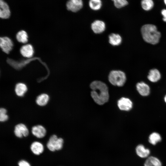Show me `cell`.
Segmentation results:
<instances>
[{
	"label": "cell",
	"instance_id": "1",
	"mask_svg": "<svg viewBox=\"0 0 166 166\" xmlns=\"http://www.w3.org/2000/svg\"><path fill=\"white\" fill-rule=\"evenodd\" d=\"M90 87L92 90L91 96L96 103L102 105L108 101L109 97L108 89L105 83L100 81H94L91 83Z\"/></svg>",
	"mask_w": 166,
	"mask_h": 166
},
{
	"label": "cell",
	"instance_id": "2",
	"mask_svg": "<svg viewBox=\"0 0 166 166\" xmlns=\"http://www.w3.org/2000/svg\"><path fill=\"white\" fill-rule=\"evenodd\" d=\"M141 32L143 39L147 43L155 45L159 42L161 35L156 26L144 25L141 27Z\"/></svg>",
	"mask_w": 166,
	"mask_h": 166
},
{
	"label": "cell",
	"instance_id": "3",
	"mask_svg": "<svg viewBox=\"0 0 166 166\" xmlns=\"http://www.w3.org/2000/svg\"><path fill=\"white\" fill-rule=\"evenodd\" d=\"M64 143L63 138L58 137L56 135L53 134L49 137L46 146L49 150L54 152L61 150L63 148Z\"/></svg>",
	"mask_w": 166,
	"mask_h": 166
},
{
	"label": "cell",
	"instance_id": "4",
	"mask_svg": "<svg viewBox=\"0 0 166 166\" xmlns=\"http://www.w3.org/2000/svg\"><path fill=\"white\" fill-rule=\"evenodd\" d=\"M109 80L113 85L118 86H123L126 80L124 73L120 70H113L109 74Z\"/></svg>",
	"mask_w": 166,
	"mask_h": 166
},
{
	"label": "cell",
	"instance_id": "5",
	"mask_svg": "<svg viewBox=\"0 0 166 166\" xmlns=\"http://www.w3.org/2000/svg\"><path fill=\"white\" fill-rule=\"evenodd\" d=\"M14 132L15 136L18 138L26 137L29 134L28 129L25 124L22 123L18 124L15 126Z\"/></svg>",
	"mask_w": 166,
	"mask_h": 166
},
{
	"label": "cell",
	"instance_id": "6",
	"mask_svg": "<svg viewBox=\"0 0 166 166\" xmlns=\"http://www.w3.org/2000/svg\"><path fill=\"white\" fill-rule=\"evenodd\" d=\"M67 9L73 12L80 10L83 6L82 0H69L66 3Z\"/></svg>",
	"mask_w": 166,
	"mask_h": 166
},
{
	"label": "cell",
	"instance_id": "7",
	"mask_svg": "<svg viewBox=\"0 0 166 166\" xmlns=\"http://www.w3.org/2000/svg\"><path fill=\"white\" fill-rule=\"evenodd\" d=\"M13 43L10 38L7 37H1L0 38V46L2 51L8 53L13 48Z\"/></svg>",
	"mask_w": 166,
	"mask_h": 166
},
{
	"label": "cell",
	"instance_id": "8",
	"mask_svg": "<svg viewBox=\"0 0 166 166\" xmlns=\"http://www.w3.org/2000/svg\"><path fill=\"white\" fill-rule=\"evenodd\" d=\"M31 132L32 135L38 139H42L44 138L46 135L47 132L45 128L41 125L33 126Z\"/></svg>",
	"mask_w": 166,
	"mask_h": 166
},
{
	"label": "cell",
	"instance_id": "9",
	"mask_svg": "<svg viewBox=\"0 0 166 166\" xmlns=\"http://www.w3.org/2000/svg\"><path fill=\"white\" fill-rule=\"evenodd\" d=\"M30 148L33 154L39 156L43 153L45 148L42 142L38 141H34L31 144Z\"/></svg>",
	"mask_w": 166,
	"mask_h": 166
},
{
	"label": "cell",
	"instance_id": "10",
	"mask_svg": "<svg viewBox=\"0 0 166 166\" xmlns=\"http://www.w3.org/2000/svg\"><path fill=\"white\" fill-rule=\"evenodd\" d=\"M117 105L119 109L123 111H129L132 107V103L131 100L125 97L120 99L118 101Z\"/></svg>",
	"mask_w": 166,
	"mask_h": 166
},
{
	"label": "cell",
	"instance_id": "11",
	"mask_svg": "<svg viewBox=\"0 0 166 166\" xmlns=\"http://www.w3.org/2000/svg\"><path fill=\"white\" fill-rule=\"evenodd\" d=\"M10 10L7 4L3 0H0V17L3 19H7L10 17Z\"/></svg>",
	"mask_w": 166,
	"mask_h": 166
},
{
	"label": "cell",
	"instance_id": "12",
	"mask_svg": "<svg viewBox=\"0 0 166 166\" xmlns=\"http://www.w3.org/2000/svg\"><path fill=\"white\" fill-rule=\"evenodd\" d=\"M137 91L142 96H146L150 93V89L149 86L144 82L137 83L136 85Z\"/></svg>",
	"mask_w": 166,
	"mask_h": 166
},
{
	"label": "cell",
	"instance_id": "13",
	"mask_svg": "<svg viewBox=\"0 0 166 166\" xmlns=\"http://www.w3.org/2000/svg\"><path fill=\"white\" fill-rule=\"evenodd\" d=\"M91 28L95 33L100 34L103 32L105 28V23L102 21L97 20L91 24Z\"/></svg>",
	"mask_w": 166,
	"mask_h": 166
},
{
	"label": "cell",
	"instance_id": "14",
	"mask_svg": "<svg viewBox=\"0 0 166 166\" xmlns=\"http://www.w3.org/2000/svg\"><path fill=\"white\" fill-rule=\"evenodd\" d=\"M20 52L24 57L30 58L33 56L34 50L32 46L30 44H27L22 46L21 48Z\"/></svg>",
	"mask_w": 166,
	"mask_h": 166
},
{
	"label": "cell",
	"instance_id": "15",
	"mask_svg": "<svg viewBox=\"0 0 166 166\" xmlns=\"http://www.w3.org/2000/svg\"><path fill=\"white\" fill-rule=\"evenodd\" d=\"M136 152L137 155L142 158L148 157L150 152L149 149L146 148L141 144H139L136 147Z\"/></svg>",
	"mask_w": 166,
	"mask_h": 166
},
{
	"label": "cell",
	"instance_id": "16",
	"mask_svg": "<svg viewBox=\"0 0 166 166\" xmlns=\"http://www.w3.org/2000/svg\"><path fill=\"white\" fill-rule=\"evenodd\" d=\"M28 90L26 85L23 83L17 84L15 87V92L16 95L20 97H23Z\"/></svg>",
	"mask_w": 166,
	"mask_h": 166
},
{
	"label": "cell",
	"instance_id": "17",
	"mask_svg": "<svg viewBox=\"0 0 166 166\" xmlns=\"http://www.w3.org/2000/svg\"><path fill=\"white\" fill-rule=\"evenodd\" d=\"M147 78L150 81L155 82L160 79L161 74L158 69H153L150 70Z\"/></svg>",
	"mask_w": 166,
	"mask_h": 166
},
{
	"label": "cell",
	"instance_id": "18",
	"mask_svg": "<svg viewBox=\"0 0 166 166\" xmlns=\"http://www.w3.org/2000/svg\"><path fill=\"white\" fill-rule=\"evenodd\" d=\"M49 99V96L46 93H42L38 95L36 100L37 105L41 106L46 105Z\"/></svg>",
	"mask_w": 166,
	"mask_h": 166
},
{
	"label": "cell",
	"instance_id": "19",
	"mask_svg": "<svg viewBox=\"0 0 166 166\" xmlns=\"http://www.w3.org/2000/svg\"><path fill=\"white\" fill-rule=\"evenodd\" d=\"M160 161L157 157L150 156L146 160L144 166H162Z\"/></svg>",
	"mask_w": 166,
	"mask_h": 166
},
{
	"label": "cell",
	"instance_id": "20",
	"mask_svg": "<svg viewBox=\"0 0 166 166\" xmlns=\"http://www.w3.org/2000/svg\"><path fill=\"white\" fill-rule=\"evenodd\" d=\"M109 41L112 45L116 46L121 44L122 41L121 36L118 34L112 33L109 36Z\"/></svg>",
	"mask_w": 166,
	"mask_h": 166
},
{
	"label": "cell",
	"instance_id": "21",
	"mask_svg": "<svg viewBox=\"0 0 166 166\" xmlns=\"http://www.w3.org/2000/svg\"><path fill=\"white\" fill-rule=\"evenodd\" d=\"M17 40L19 42L25 43L28 41V36L26 32L24 30L18 31L16 35Z\"/></svg>",
	"mask_w": 166,
	"mask_h": 166
},
{
	"label": "cell",
	"instance_id": "22",
	"mask_svg": "<svg viewBox=\"0 0 166 166\" xmlns=\"http://www.w3.org/2000/svg\"><path fill=\"white\" fill-rule=\"evenodd\" d=\"M162 138L160 135L157 132H153L150 134L148 137V141L151 144L155 145L160 142Z\"/></svg>",
	"mask_w": 166,
	"mask_h": 166
},
{
	"label": "cell",
	"instance_id": "23",
	"mask_svg": "<svg viewBox=\"0 0 166 166\" xmlns=\"http://www.w3.org/2000/svg\"><path fill=\"white\" fill-rule=\"evenodd\" d=\"M141 5L143 10L149 11L153 8L154 3L152 0H142Z\"/></svg>",
	"mask_w": 166,
	"mask_h": 166
},
{
	"label": "cell",
	"instance_id": "24",
	"mask_svg": "<svg viewBox=\"0 0 166 166\" xmlns=\"http://www.w3.org/2000/svg\"><path fill=\"white\" fill-rule=\"evenodd\" d=\"M101 0H89V6L91 9L94 10H98L102 6Z\"/></svg>",
	"mask_w": 166,
	"mask_h": 166
},
{
	"label": "cell",
	"instance_id": "25",
	"mask_svg": "<svg viewBox=\"0 0 166 166\" xmlns=\"http://www.w3.org/2000/svg\"><path fill=\"white\" fill-rule=\"evenodd\" d=\"M114 4L117 8H121L128 5V2L127 0H112Z\"/></svg>",
	"mask_w": 166,
	"mask_h": 166
},
{
	"label": "cell",
	"instance_id": "26",
	"mask_svg": "<svg viewBox=\"0 0 166 166\" xmlns=\"http://www.w3.org/2000/svg\"><path fill=\"white\" fill-rule=\"evenodd\" d=\"M7 110L4 108H1L0 109V121L4 122L7 121L8 119V116L7 114Z\"/></svg>",
	"mask_w": 166,
	"mask_h": 166
},
{
	"label": "cell",
	"instance_id": "27",
	"mask_svg": "<svg viewBox=\"0 0 166 166\" xmlns=\"http://www.w3.org/2000/svg\"><path fill=\"white\" fill-rule=\"evenodd\" d=\"M18 166H31L30 163L25 160H21L18 163Z\"/></svg>",
	"mask_w": 166,
	"mask_h": 166
},
{
	"label": "cell",
	"instance_id": "28",
	"mask_svg": "<svg viewBox=\"0 0 166 166\" xmlns=\"http://www.w3.org/2000/svg\"><path fill=\"white\" fill-rule=\"evenodd\" d=\"M161 14L163 16V20L166 22V9H163L161 11Z\"/></svg>",
	"mask_w": 166,
	"mask_h": 166
},
{
	"label": "cell",
	"instance_id": "29",
	"mask_svg": "<svg viewBox=\"0 0 166 166\" xmlns=\"http://www.w3.org/2000/svg\"><path fill=\"white\" fill-rule=\"evenodd\" d=\"M164 100L165 102L166 103V95L164 97Z\"/></svg>",
	"mask_w": 166,
	"mask_h": 166
},
{
	"label": "cell",
	"instance_id": "30",
	"mask_svg": "<svg viewBox=\"0 0 166 166\" xmlns=\"http://www.w3.org/2000/svg\"><path fill=\"white\" fill-rule=\"evenodd\" d=\"M164 2L166 6V0H164Z\"/></svg>",
	"mask_w": 166,
	"mask_h": 166
}]
</instances>
